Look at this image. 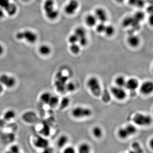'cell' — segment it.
Here are the masks:
<instances>
[{"label":"cell","instance_id":"13","mask_svg":"<svg viewBox=\"0 0 153 153\" xmlns=\"http://www.w3.org/2000/svg\"><path fill=\"white\" fill-rule=\"evenodd\" d=\"M76 149V153H91L92 149L89 144L87 143H80Z\"/></svg>","mask_w":153,"mask_h":153},{"label":"cell","instance_id":"22","mask_svg":"<svg viewBox=\"0 0 153 153\" xmlns=\"http://www.w3.org/2000/svg\"><path fill=\"white\" fill-rule=\"evenodd\" d=\"M126 80L124 76L120 75V76H117L115 79L114 82L116 86L124 88Z\"/></svg>","mask_w":153,"mask_h":153},{"label":"cell","instance_id":"7","mask_svg":"<svg viewBox=\"0 0 153 153\" xmlns=\"http://www.w3.org/2000/svg\"><path fill=\"white\" fill-rule=\"evenodd\" d=\"M111 92L115 98L119 100H124L127 96L126 92L124 88L116 85L111 88Z\"/></svg>","mask_w":153,"mask_h":153},{"label":"cell","instance_id":"42","mask_svg":"<svg viewBox=\"0 0 153 153\" xmlns=\"http://www.w3.org/2000/svg\"><path fill=\"white\" fill-rule=\"evenodd\" d=\"M5 12L4 9L0 8V19L4 18L5 16Z\"/></svg>","mask_w":153,"mask_h":153},{"label":"cell","instance_id":"14","mask_svg":"<svg viewBox=\"0 0 153 153\" xmlns=\"http://www.w3.org/2000/svg\"><path fill=\"white\" fill-rule=\"evenodd\" d=\"M4 10L8 15L13 16L17 13V7L14 3L10 2Z\"/></svg>","mask_w":153,"mask_h":153},{"label":"cell","instance_id":"15","mask_svg":"<svg viewBox=\"0 0 153 153\" xmlns=\"http://www.w3.org/2000/svg\"><path fill=\"white\" fill-rule=\"evenodd\" d=\"M69 139L66 135L63 134L59 137L57 140V145L59 148H64L66 147L68 142Z\"/></svg>","mask_w":153,"mask_h":153},{"label":"cell","instance_id":"35","mask_svg":"<svg viewBox=\"0 0 153 153\" xmlns=\"http://www.w3.org/2000/svg\"><path fill=\"white\" fill-rule=\"evenodd\" d=\"M105 25L104 23L100 22L98 24L96 27V30L99 33H104L105 29Z\"/></svg>","mask_w":153,"mask_h":153},{"label":"cell","instance_id":"10","mask_svg":"<svg viewBox=\"0 0 153 153\" xmlns=\"http://www.w3.org/2000/svg\"><path fill=\"white\" fill-rule=\"evenodd\" d=\"M138 80L135 78H131L126 80L125 87L128 90L134 91L139 87Z\"/></svg>","mask_w":153,"mask_h":153},{"label":"cell","instance_id":"5","mask_svg":"<svg viewBox=\"0 0 153 153\" xmlns=\"http://www.w3.org/2000/svg\"><path fill=\"white\" fill-rule=\"evenodd\" d=\"M72 116L76 118H83L90 117L92 114V111L90 108L82 106L74 108L71 111Z\"/></svg>","mask_w":153,"mask_h":153},{"label":"cell","instance_id":"36","mask_svg":"<svg viewBox=\"0 0 153 153\" xmlns=\"http://www.w3.org/2000/svg\"><path fill=\"white\" fill-rule=\"evenodd\" d=\"M78 42H79V46L84 47V46H86L87 44L88 40L87 38H86L85 36L82 37V38H79Z\"/></svg>","mask_w":153,"mask_h":153},{"label":"cell","instance_id":"49","mask_svg":"<svg viewBox=\"0 0 153 153\" xmlns=\"http://www.w3.org/2000/svg\"><path fill=\"white\" fill-rule=\"evenodd\" d=\"M24 1H30V0H23Z\"/></svg>","mask_w":153,"mask_h":153},{"label":"cell","instance_id":"33","mask_svg":"<svg viewBox=\"0 0 153 153\" xmlns=\"http://www.w3.org/2000/svg\"><path fill=\"white\" fill-rule=\"evenodd\" d=\"M65 88L68 92H72L75 90L76 88H75V85L73 82H69L66 84Z\"/></svg>","mask_w":153,"mask_h":153},{"label":"cell","instance_id":"26","mask_svg":"<svg viewBox=\"0 0 153 153\" xmlns=\"http://www.w3.org/2000/svg\"><path fill=\"white\" fill-rule=\"evenodd\" d=\"M59 102H60V100L59 98L56 96L52 95L48 102V105L51 107L54 108L58 105Z\"/></svg>","mask_w":153,"mask_h":153},{"label":"cell","instance_id":"34","mask_svg":"<svg viewBox=\"0 0 153 153\" xmlns=\"http://www.w3.org/2000/svg\"><path fill=\"white\" fill-rule=\"evenodd\" d=\"M144 18V14L141 12H138L135 14L134 19L138 22L142 21Z\"/></svg>","mask_w":153,"mask_h":153},{"label":"cell","instance_id":"40","mask_svg":"<svg viewBox=\"0 0 153 153\" xmlns=\"http://www.w3.org/2000/svg\"><path fill=\"white\" fill-rule=\"evenodd\" d=\"M54 151L53 148L49 146L43 149V150L41 153H54Z\"/></svg>","mask_w":153,"mask_h":153},{"label":"cell","instance_id":"11","mask_svg":"<svg viewBox=\"0 0 153 153\" xmlns=\"http://www.w3.org/2000/svg\"><path fill=\"white\" fill-rule=\"evenodd\" d=\"M34 145L36 147L44 149L49 146L48 140L42 137H37L34 142Z\"/></svg>","mask_w":153,"mask_h":153},{"label":"cell","instance_id":"21","mask_svg":"<svg viewBox=\"0 0 153 153\" xmlns=\"http://www.w3.org/2000/svg\"><path fill=\"white\" fill-rule=\"evenodd\" d=\"M97 21V19L94 15H88L85 19L86 25L91 27L95 26L96 25Z\"/></svg>","mask_w":153,"mask_h":153},{"label":"cell","instance_id":"20","mask_svg":"<svg viewBox=\"0 0 153 153\" xmlns=\"http://www.w3.org/2000/svg\"><path fill=\"white\" fill-rule=\"evenodd\" d=\"M117 134L118 137L123 140H126L130 137L125 127L118 129L117 131Z\"/></svg>","mask_w":153,"mask_h":153},{"label":"cell","instance_id":"37","mask_svg":"<svg viewBox=\"0 0 153 153\" xmlns=\"http://www.w3.org/2000/svg\"><path fill=\"white\" fill-rule=\"evenodd\" d=\"M133 21L134 19L133 18H130V17L126 18L123 21V25L126 27L130 26V25H132Z\"/></svg>","mask_w":153,"mask_h":153},{"label":"cell","instance_id":"38","mask_svg":"<svg viewBox=\"0 0 153 153\" xmlns=\"http://www.w3.org/2000/svg\"><path fill=\"white\" fill-rule=\"evenodd\" d=\"M20 147L17 145H14L10 148V150L12 153H18L20 152Z\"/></svg>","mask_w":153,"mask_h":153},{"label":"cell","instance_id":"44","mask_svg":"<svg viewBox=\"0 0 153 153\" xmlns=\"http://www.w3.org/2000/svg\"><path fill=\"white\" fill-rule=\"evenodd\" d=\"M4 52V49L1 44H0V56L2 55Z\"/></svg>","mask_w":153,"mask_h":153},{"label":"cell","instance_id":"17","mask_svg":"<svg viewBox=\"0 0 153 153\" xmlns=\"http://www.w3.org/2000/svg\"><path fill=\"white\" fill-rule=\"evenodd\" d=\"M38 52L43 56H48L51 54L52 50L51 48L48 45L44 44L41 45L38 49Z\"/></svg>","mask_w":153,"mask_h":153},{"label":"cell","instance_id":"25","mask_svg":"<svg viewBox=\"0 0 153 153\" xmlns=\"http://www.w3.org/2000/svg\"><path fill=\"white\" fill-rule=\"evenodd\" d=\"M131 147L132 150L136 153H143V149L139 143L137 142L132 143Z\"/></svg>","mask_w":153,"mask_h":153},{"label":"cell","instance_id":"51","mask_svg":"<svg viewBox=\"0 0 153 153\" xmlns=\"http://www.w3.org/2000/svg\"><path fill=\"white\" fill-rule=\"evenodd\" d=\"M18 153H21V152H19Z\"/></svg>","mask_w":153,"mask_h":153},{"label":"cell","instance_id":"12","mask_svg":"<svg viewBox=\"0 0 153 153\" xmlns=\"http://www.w3.org/2000/svg\"><path fill=\"white\" fill-rule=\"evenodd\" d=\"M95 16L97 20L102 23H105L107 20V15L105 11L102 8L96 9L95 11Z\"/></svg>","mask_w":153,"mask_h":153},{"label":"cell","instance_id":"39","mask_svg":"<svg viewBox=\"0 0 153 153\" xmlns=\"http://www.w3.org/2000/svg\"><path fill=\"white\" fill-rule=\"evenodd\" d=\"M10 2V0H0V8L4 9Z\"/></svg>","mask_w":153,"mask_h":153},{"label":"cell","instance_id":"50","mask_svg":"<svg viewBox=\"0 0 153 153\" xmlns=\"http://www.w3.org/2000/svg\"><path fill=\"white\" fill-rule=\"evenodd\" d=\"M1 128H0V134H1Z\"/></svg>","mask_w":153,"mask_h":153},{"label":"cell","instance_id":"29","mask_svg":"<svg viewBox=\"0 0 153 153\" xmlns=\"http://www.w3.org/2000/svg\"><path fill=\"white\" fill-rule=\"evenodd\" d=\"M104 33H105L107 36H112L114 33V28L111 25L105 26Z\"/></svg>","mask_w":153,"mask_h":153},{"label":"cell","instance_id":"19","mask_svg":"<svg viewBox=\"0 0 153 153\" xmlns=\"http://www.w3.org/2000/svg\"><path fill=\"white\" fill-rule=\"evenodd\" d=\"M92 133L95 138L100 139L103 136V130L100 127L96 126L92 129Z\"/></svg>","mask_w":153,"mask_h":153},{"label":"cell","instance_id":"16","mask_svg":"<svg viewBox=\"0 0 153 153\" xmlns=\"http://www.w3.org/2000/svg\"><path fill=\"white\" fill-rule=\"evenodd\" d=\"M128 42L131 47H137L140 43V38L138 37L135 35H131L128 39Z\"/></svg>","mask_w":153,"mask_h":153},{"label":"cell","instance_id":"9","mask_svg":"<svg viewBox=\"0 0 153 153\" xmlns=\"http://www.w3.org/2000/svg\"><path fill=\"white\" fill-rule=\"evenodd\" d=\"M140 92L144 95H149L152 92L153 83L152 81H145L140 87Z\"/></svg>","mask_w":153,"mask_h":153},{"label":"cell","instance_id":"18","mask_svg":"<svg viewBox=\"0 0 153 153\" xmlns=\"http://www.w3.org/2000/svg\"><path fill=\"white\" fill-rule=\"evenodd\" d=\"M16 117V113L13 109H9L7 110L4 114L3 119L5 121H10L14 119Z\"/></svg>","mask_w":153,"mask_h":153},{"label":"cell","instance_id":"3","mask_svg":"<svg viewBox=\"0 0 153 153\" xmlns=\"http://www.w3.org/2000/svg\"><path fill=\"white\" fill-rule=\"evenodd\" d=\"M16 38L19 41L25 40L30 44H33L37 41L38 36L36 33L30 30H24L16 33Z\"/></svg>","mask_w":153,"mask_h":153},{"label":"cell","instance_id":"46","mask_svg":"<svg viewBox=\"0 0 153 153\" xmlns=\"http://www.w3.org/2000/svg\"><path fill=\"white\" fill-rule=\"evenodd\" d=\"M4 90V86L0 83V94L3 93Z\"/></svg>","mask_w":153,"mask_h":153},{"label":"cell","instance_id":"32","mask_svg":"<svg viewBox=\"0 0 153 153\" xmlns=\"http://www.w3.org/2000/svg\"><path fill=\"white\" fill-rule=\"evenodd\" d=\"M68 40L71 44H76L78 42L79 38L75 34H74L69 36Z\"/></svg>","mask_w":153,"mask_h":153},{"label":"cell","instance_id":"8","mask_svg":"<svg viewBox=\"0 0 153 153\" xmlns=\"http://www.w3.org/2000/svg\"><path fill=\"white\" fill-rule=\"evenodd\" d=\"M78 5L79 4L76 0H70L65 6L64 11L68 15H73L78 8Z\"/></svg>","mask_w":153,"mask_h":153},{"label":"cell","instance_id":"48","mask_svg":"<svg viewBox=\"0 0 153 153\" xmlns=\"http://www.w3.org/2000/svg\"><path fill=\"white\" fill-rule=\"evenodd\" d=\"M4 153H12L10 151V150H9V151H7V152H5Z\"/></svg>","mask_w":153,"mask_h":153},{"label":"cell","instance_id":"23","mask_svg":"<svg viewBox=\"0 0 153 153\" xmlns=\"http://www.w3.org/2000/svg\"><path fill=\"white\" fill-rule=\"evenodd\" d=\"M52 94L48 91H45L41 94L40 97V99L41 102L44 104H48Z\"/></svg>","mask_w":153,"mask_h":153},{"label":"cell","instance_id":"43","mask_svg":"<svg viewBox=\"0 0 153 153\" xmlns=\"http://www.w3.org/2000/svg\"><path fill=\"white\" fill-rule=\"evenodd\" d=\"M5 121H6L4 119L0 118V128H2L4 126L5 124Z\"/></svg>","mask_w":153,"mask_h":153},{"label":"cell","instance_id":"41","mask_svg":"<svg viewBox=\"0 0 153 153\" xmlns=\"http://www.w3.org/2000/svg\"><path fill=\"white\" fill-rule=\"evenodd\" d=\"M145 4V1L144 0H137L136 6H137L138 7L142 8L144 6Z\"/></svg>","mask_w":153,"mask_h":153},{"label":"cell","instance_id":"24","mask_svg":"<svg viewBox=\"0 0 153 153\" xmlns=\"http://www.w3.org/2000/svg\"><path fill=\"white\" fill-rule=\"evenodd\" d=\"M126 130L127 131L130 137L136 134L137 131V129L136 126L133 124H128L125 127Z\"/></svg>","mask_w":153,"mask_h":153},{"label":"cell","instance_id":"2","mask_svg":"<svg viewBox=\"0 0 153 153\" xmlns=\"http://www.w3.org/2000/svg\"><path fill=\"white\" fill-rule=\"evenodd\" d=\"M54 0H46L44 2V9L46 16L51 20L57 19L59 16V12L55 8Z\"/></svg>","mask_w":153,"mask_h":153},{"label":"cell","instance_id":"1","mask_svg":"<svg viewBox=\"0 0 153 153\" xmlns=\"http://www.w3.org/2000/svg\"><path fill=\"white\" fill-rule=\"evenodd\" d=\"M88 88L96 97H99L102 94V87L100 81L97 77L91 76L86 82Z\"/></svg>","mask_w":153,"mask_h":153},{"label":"cell","instance_id":"6","mask_svg":"<svg viewBox=\"0 0 153 153\" xmlns=\"http://www.w3.org/2000/svg\"><path fill=\"white\" fill-rule=\"evenodd\" d=\"M17 80L14 76L7 74L0 75V83L8 88H13L16 85Z\"/></svg>","mask_w":153,"mask_h":153},{"label":"cell","instance_id":"45","mask_svg":"<svg viewBox=\"0 0 153 153\" xmlns=\"http://www.w3.org/2000/svg\"><path fill=\"white\" fill-rule=\"evenodd\" d=\"M137 0H128L129 4L131 5H136Z\"/></svg>","mask_w":153,"mask_h":153},{"label":"cell","instance_id":"30","mask_svg":"<svg viewBox=\"0 0 153 153\" xmlns=\"http://www.w3.org/2000/svg\"><path fill=\"white\" fill-rule=\"evenodd\" d=\"M59 103L60 104V108L63 109L68 106L70 103V100L69 98L64 97L61 100V101L59 102Z\"/></svg>","mask_w":153,"mask_h":153},{"label":"cell","instance_id":"27","mask_svg":"<svg viewBox=\"0 0 153 153\" xmlns=\"http://www.w3.org/2000/svg\"><path fill=\"white\" fill-rule=\"evenodd\" d=\"M70 50L73 54L76 55L80 52V46L77 44H71L70 47Z\"/></svg>","mask_w":153,"mask_h":153},{"label":"cell","instance_id":"28","mask_svg":"<svg viewBox=\"0 0 153 153\" xmlns=\"http://www.w3.org/2000/svg\"><path fill=\"white\" fill-rule=\"evenodd\" d=\"M74 34L76 35L78 38H82V37L85 36V31L83 28L82 27H78L75 30Z\"/></svg>","mask_w":153,"mask_h":153},{"label":"cell","instance_id":"47","mask_svg":"<svg viewBox=\"0 0 153 153\" xmlns=\"http://www.w3.org/2000/svg\"><path fill=\"white\" fill-rule=\"evenodd\" d=\"M116 1H117L119 2H122L124 0H116Z\"/></svg>","mask_w":153,"mask_h":153},{"label":"cell","instance_id":"31","mask_svg":"<svg viewBox=\"0 0 153 153\" xmlns=\"http://www.w3.org/2000/svg\"><path fill=\"white\" fill-rule=\"evenodd\" d=\"M63 153H76V149L73 146H66L63 148Z\"/></svg>","mask_w":153,"mask_h":153},{"label":"cell","instance_id":"4","mask_svg":"<svg viewBox=\"0 0 153 153\" xmlns=\"http://www.w3.org/2000/svg\"><path fill=\"white\" fill-rule=\"evenodd\" d=\"M133 121L136 126H147L152 123V118L149 115L138 113L134 116Z\"/></svg>","mask_w":153,"mask_h":153}]
</instances>
